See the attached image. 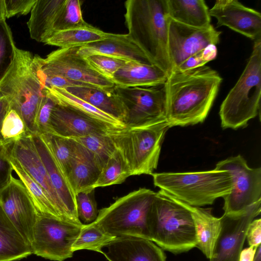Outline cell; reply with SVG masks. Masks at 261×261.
<instances>
[{
  "label": "cell",
  "instance_id": "6da1fadb",
  "mask_svg": "<svg viewBox=\"0 0 261 261\" xmlns=\"http://www.w3.org/2000/svg\"><path fill=\"white\" fill-rule=\"evenodd\" d=\"M222 82L218 72L205 65L184 71H172L164 84L167 121L170 127L203 122Z\"/></svg>",
  "mask_w": 261,
  "mask_h": 261
},
{
  "label": "cell",
  "instance_id": "7a4b0ae2",
  "mask_svg": "<svg viewBox=\"0 0 261 261\" xmlns=\"http://www.w3.org/2000/svg\"><path fill=\"white\" fill-rule=\"evenodd\" d=\"M127 34L152 64L168 75L172 69L167 50L166 0H127L124 3Z\"/></svg>",
  "mask_w": 261,
  "mask_h": 261
},
{
  "label": "cell",
  "instance_id": "3957f363",
  "mask_svg": "<svg viewBox=\"0 0 261 261\" xmlns=\"http://www.w3.org/2000/svg\"><path fill=\"white\" fill-rule=\"evenodd\" d=\"M149 240L174 254L196 247V232L187 204L164 191L156 195L147 220Z\"/></svg>",
  "mask_w": 261,
  "mask_h": 261
},
{
  "label": "cell",
  "instance_id": "277c9868",
  "mask_svg": "<svg viewBox=\"0 0 261 261\" xmlns=\"http://www.w3.org/2000/svg\"><path fill=\"white\" fill-rule=\"evenodd\" d=\"M8 72L0 82V93L6 97L9 108L23 120L29 132L37 134V115L45 94L37 75L34 56L18 48Z\"/></svg>",
  "mask_w": 261,
  "mask_h": 261
},
{
  "label": "cell",
  "instance_id": "5b68a950",
  "mask_svg": "<svg viewBox=\"0 0 261 261\" xmlns=\"http://www.w3.org/2000/svg\"><path fill=\"white\" fill-rule=\"evenodd\" d=\"M153 183L161 190L189 205L212 204L231 192L233 181L228 171L214 169L190 172L152 173Z\"/></svg>",
  "mask_w": 261,
  "mask_h": 261
},
{
  "label": "cell",
  "instance_id": "8992f818",
  "mask_svg": "<svg viewBox=\"0 0 261 261\" xmlns=\"http://www.w3.org/2000/svg\"><path fill=\"white\" fill-rule=\"evenodd\" d=\"M261 98V39L252 51L236 84L222 101L219 115L222 128L244 127L259 113Z\"/></svg>",
  "mask_w": 261,
  "mask_h": 261
},
{
  "label": "cell",
  "instance_id": "52a82bcc",
  "mask_svg": "<svg viewBox=\"0 0 261 261\" xmlns=\"http://www.w3.org/2000/svg\"><path fill=\"white\" fill-rule=\"evenodd\" d=\"M167 121L127 126L111 134L116 149L129 168L131 175H151L157 168Z\"/></svg>",
  "mask_w": 261,
  "mask_h": 261
},
{
  "label": "cell",
  "instance_id": "ba28073f",
  "mask_svg": "<svg viewBox=\"0 0 261 261\" xmlns=\"http://www.w3.org/2000/svg\"><path fill=\"white\" fill-rule=\"evenodd\" d=\"M155 195L156 192L145 188L133 191L98 210L97 218L91 223L116 238L149 240L147 216Z\"/></svg>",
  "mask_w": 261,
  "mask_h": 261
},
{
  "label": "cell",
  "instance_id": "9c48e42d",
  "mask_svg": "<svg viewBox=\"0 0 261 261\" xmlns=\"http://www.w3.org/2000/svg\"><path fill=\"white\" fill-rule=\"evenodd\" d=\"M79 48H60L51 52L45 58L34 55L33 60L37 74L62 76L104 89L114 88L113 82L96 71L79 54Z\"/></svg>",
  "mask_w": 261,
  "mask_h": 261
},
{
  "label": "cell",
  "instance_id": "30bf717a",
  "mask_svg": "<svg viewBox=\"0 0 261 261\" xmlns=\"http://www.w3.org/2000/svg\"><path fill=\"white\" fill-rule=\"evenodd\" d=\"M114 91L122 102L123 123L131 126L167 121L164 84L153 87L123 88Z\"/></svg>",
  "mask_w": 261,
  "mask_h": 261
},
{
  "label": "cell",
  "instance_id": "8fae6325",
  "mask_svg": "<svg viewBox=\"0 0 261 261\" xmlns=\"http://www.w3.org/2000/svg\"><path fill=\"white\" fill-rule=\"evenodd\" d=\"M83 225L38 215L31 243L32 253L55 261L72 257V247Z\"/></svg>",
  "mask_w": 261,
  "mask_h": 261
},
{
  "label": "cell",
  "instance_id": "7c38bea8",
  "mask_svg": "<svg viewBox=\"0 0 261 261\" xmlns=\"http://www.w3.org/2000/svg\"><path fill=\"white\" fill-rule=\"evenodd\" d=\"M230 173L233 187L223 197L224 214H237L261 200V168H251L241 155L218 162L215 168Z\"/></svg>",
  "mask_w": 261,
  "mask_h": 261
},
{
  "label": "cell",
  "instance_id": "4fadbf2b",
  "mask_svg": "<svg viewBox=\"0 0 261 261\" xmlns=\"http://www.w3.org/2000/svg\"><path fill=\"white\" fill-rule=\"evenodd\" d=\"M221 34L212 24L195 28L168 18L167 50L171 71L207 46L219 43Z\"/></svg>",
  "mask_w": 261,
  "mask_h": 261
},
{
  "label": "cell",
  "instance_id": "5bb4252c",
  "mask_svg": "<svg viewBox=\"0 0 261 261\" xmlns=\"http://www.w3.org/2000/svg\"><path fill=\"white\" fill-rule=\"evenodd\" d=\"M261 200L244 211L223 214L221 230L209 261H239L250 223L260 215Z\"/></svg>",
  "mask_w": 261,
  "mask_h": 261
},
{
  "label": "cell",
  "instance_id": "9a60e30c",
  "mask_svg": "<svg viewBox=\"0 0 261 261\" xmlns=\"http://www.w3.org/2000/svg\"><path fill=\"white\" fill-rule=\"evenodd\" d=\"M0 205L4 213L31 246L38 216L25 187L12 176L9 183L0 190Z\"/></svg>",
  "mask_w": 261,
  "mask_h": 261
},
{
  "label": "cell",
  "instance_id": "2e32d148",
  "mask_svg": "<svg viewBox=\"0 0 261 261\" xmlns=\"http://www.w3.org/2000/svg\"><path fill=\"white\" fill-rule=\"evenodd\" d=\"M119 128H122L108 124L56 101L50 117L49 133L72 139L93 134H110Z\"/></svg>",
  "mask_w": 261,
  "mask_h": 261
},
{
  "label": "cell",
  "instance_id": "e0dca14e",
  "mask_svg": "<svg viewBox=\"0 0 261 261\" xmlns=\"http://www.w3.org/2000/svg\"><path fill=\"white\" fill-rule=\"evenodd\" d=\"M32 136L22 137L10 144V153L19 162L27 173L44 189L55 206L61 220L71 223L51 183L46 169L36 148Z\"/></svg>",
  "mask_w": 261,
  "mask_h": 261
},
{
  "label": "cell",
  "instance_id": "ac0fdd59",
  "mask_svg": "<svg viewBox=\"0 0 261 261\" xmlns=\"http://www.w3.org/2000/svg\"><path fill=\"white\" fill-rule=\"evenodd\" d=\"M209 14L217 27H227L254 41L261 39V14L237 0H217Z\"/></svg>",
  "mask_w": 261,
  "mask_h": 261
},
{
  "label": "cell",
  "instance_id": "d6986e66",
  "mask_svg": "<svg viewBox=\"0 0 261 261\" xmlns=\"http://www.w3.org/2000/svg\"><path fill=\"white\" fill-rule=\"evenodd\" d=\"M32 137L51 183L70 221L74 224L83 225L77 216L75 194L60 168L50 149L40 135H33Z\"/></svg>",
  "mask_w": 261,
  "mask_h": 261
},
{
  "label": "cell",
  "instance_id": "ffe728a7",
  "mask_svg": "<svg viewBox=\"0 0 261 261\" xmlns=\"http://www.w3.org/2000/svg\"><path fill=\"white\" fill-rule=\"evenodd\" d=\"M103 251L108 261H167L163 249L152 241L136 237H117Z\"/></svg>",
  "mask_w": 261,
  "mask_h": 261
},
{
  "label": "cell",
  "instance_id": "44dd1931",
  "mask_svg": "<svg viewBox=\"0 0 261 261\" xmlns=\"http://www.w3.org/2000/svg\"><path fill=\"white\" fill-rule=\"evenodd\" d=\"M78 53L84 58L99 54L127 61L152 64L145 53L127 34L112 33L108 38L79 47Z\"/></svg>",
  "mask_w": 261,
  "mask_h": 261
},
{
  "label": "cell",
  "instance_id": "7402d4cb",
  "mask_svg": "<svg viewBox=\"0 0 261 261\" xmlns=\"http://www.w3.org/2000/svg\"><path fill=\"white\" fill-rule=\"evenodd\" d=\"M167 74L155 65L127 61L113 75L115 86L123 88L153 87L164 85Z\"/></svg>",
  "mask_w": 261,
  "mask_h": 261
},
{
  "label": "cell",
  "instance_id": "603a6c76",
  "mask_svg": "<svg viewBox=\"0 0 261 261\" xmlns=\"http://www.w3.org/2000/svg\"><path fill=\"white\" fill-rule=\"evenodd\" d=\"M75 142L73 159L67 179L76 194L92 189L101 169L92 153L82 145Z\"/></svg>",
  "mask_w": 261,
  "mask_h": 261
},
{
  "label": "cell",
  "instance_id": "cb8c5ba5",
  "mask_svg": "<svg viewBox=\"0 0 261 261\" xmlns=\"http://www.w3.org/2000/svg\"><path fill=\"white\" fill-rule=\"evenodd\" d=\"M65 0H37L27 22L32 39L45 43L53 34L55 19Z\"/></svg>",
  "mask_w": 261,
  "mask_h": 261
},
{
  "label": "cell",
  "instance_id": "d4e9b609",
  "mask_svg": "<svg viewBox=\"0 0 261 261\" xmlns=\"http://www.w3.org/2000/svg\"><path fill=\"white\" fill-rule=\"evenodd\" d=\"M187 206L191 212L194 224L197 240L196 247L210 259L221 230V218L213 216L211 208L188 204Z\"/></svg>",
  "mask_w": 261,
  "mask_h": 261
},
{
  "label": "cell",
  "instance_id": "484cf974",
  "mask_svg": "<svg viewBox=\"0 0 261 261\" xmlns=\"http://www.w3.org/2000/svg\"><path fill=\"white\" fill-rule=\"evenodd\" d=\"M65 89L72 95L87 102L123 123V107L120 98L114 91V88L104 89L93 87L76 86L68 87Z\"/></svg>",
  "mask_w": 261,
  "mask_h": 261
},
{
  "label": "cell",
  "instance_id": "4316f807",
  "mask_svg": "<svg viewBox=\"0 0 261 261\" xmlns=\"http://www.w3.org/2000/svg\"><path fill=\"white\" fill-rule=\"evenodd\" d=\"M169 18L195 28H206L211 24L209 9L203 0H166Z\"/></svg>",
  "mask_w": 261,
  "mask_h": 261
},
{
  "label": "cell",
  "instance_id": "83f0119b",
  "mask_svg": "<svg viewBox=\"0 0 261 261\" xmlns=\"http://www.w3.org/2000/svg\"><path fill=\"white\" fill-rule=\"evenodd\" d=\"M32 254L31 246L7 217L0 205V261H14Z\"/></svg>",
  "mask_w": 261,
  "mask_h": 261
},
{
  "label": "cell",
  "instance_id": "f1b7e54d",
  "mask_svg": "<svg viewBox=\"0 0 261 261\" xmlns=\"http://www.w3.org/2000/svg\"><path fill=\"white\" fill-rule=\"evenodd\" d=\"M111 34L89 24L54 33L44 43L60 48L81 47L108 38Z\"/></svg>",
  "mask_w": 261,
  "mask_h": 261
},
{
  "label": "cell",
  "instance_id": "f546056e",
  "mask_svg": "<svg viewBox=\"0 0 261 261\" xmlns=\"http://www.w3.org/2000/svg\"><path fill=\"white\" fill-rule=\"evenodd\" d=\"M9 159L13 171L24 184L30 195L37 215L61 220L44 189L27 173L19 162L10 153Z\"/></svg>",
  "mask_w": 261,
  "mask_h": 261
},
{
  "label": "cell",
  "instance_id": "4dcf8cb0",
  "mask_svg": "<svg viewBox=\"0 0 261 261\" xmlns=\"http://www.w3.org/2000/svg\"><path fill=\"white\" fill-rule=\"evenodd\" d=\"M43 91L56 101L69 106L93 118L119 128L125 127L120 121L72 95L65 89L45 87Z\"/></svg>",
  "mask_w": 261,
  "mask_h": 261
},
{
  "label": "cell",
  "instance_id": "1f68e13d",
  "mask_svg": "<svg viewBox=\"0 0 261 261\" xmlns=\"http://www.w3.org/2000/svg\"><path fill=\"white\" fill-rule=\"evenodd\" d=\"M111 133L93 134L71 139L82 145L92 153L101 170L116 150Z\"/></svg>",
  "mask_w": 261,
  "mask_h": 261
},
{
  "label": "cell",
  "instance_id": "d6a6232c",
  "mask_svg": "<svg viewBox=\"0 0 261 261\" xmlns=\"http://www.w3.org/2000/svg\"><path fill=\"white\" fill-rule=\"evenodd\" d=\"M130 176L132 175L129 168L116 149L102 168L92 189L121 184Z\"/></svg>",
  "mask_w": 261,
  "mask_h": 261
},
{
  "label": "cell",
  "instance_id": "836d02e7",
  "mask_svg": "<svg viewBox=\"0 0 261 261\" xmlns=\"http://www.w3.org/2000/svg\"><path fill=\"white\" fill-rule=\"evenodd\" d=\"M40 135L49 147L60 168L67 179L73 159L75 141L70 138L49 133Z\"/></svg>",
  "mask_w": 261,
  "mask_h": 261
},
{
  "label": "cell",
  "instance_id": "e575fe53",
  "mask_svg": "<svg viewBox=\"0 0 261 261\" xmlns=\"http://www.w3.org/2000/svg\"><path fill=\"white\" fill-rule=\"evenodd\" d=\"M115 238L92 223L83 224L72 250L73 252L77 250H89L102 253V248L106 247Z\"/></svg>",
  "mask_w": 261,
  "mask_h": 261
},
{
  "label": "cell",
  "instance_id": "d590c367",
  "mask_svg": "<svg viewBox=\"0 0 261 261\" xmlns=\"http://www.w3.org/2000/svg\"><path fill=\"white\" fill-rule=\"evenodd\" d=\"M81 1L65 0L58 12L53 25L54 33L88 25L83 19L81 11Z\"/></svg>",
  "mask_w": 261,
  "mask_h": 261
},
{
  "label": "cell",
  "instance_id": "8d00e7d4",
  "mask_svg": "<svg viewBox=\"0 0 261 261\" xmlns=\"http://www.w3.org/2000/svg\"><path fill=\"white\" fill-rule=\"evenodd\" d=\"M1 136L3 142L9 145L19 139L32 135L20 115L9 108L2 123Z\"/></svg>",
  "mask_w": 261,
  "mask_h": 261
},
{
  "label": "cell",
  "instance_id": "74e56055",
  "mask_svg": "<svg viewBox=\"0 0 261 261\" xmlns=\"http://www.w3.org/2000/svg\"><path fill=\"white\" fill-rule=\"evenodd\" d=\"M16 46L6 19L0 21V82L6 75L15 58Z\"/></svg>",
  "mask_w": 261,
  "mask_h": 261
},
{
  "label": "cell",
  "instance_id": "f35d334b",
  "mask_svg": "<svg viewBox=\"0 0 261 261\" xmlns=\"http://www.w3.org/2000/svg\"><path fill=\"white\" fill-rule=\"evenodd\" d=\"M94 190H87L75 194L77 216L83 224H90L97 217L98 210L94 197Z\"/></svg>",
  "mask_w": 261,
  "mask_h": 261
},
{
  "label": "cell",
  "instance_id": "ab89813d",
  "mask_svg": "<svg viewBox=\"0 0 261 261\" xmlns=\"http://www.w3.org/2000/svg\"><path fill=\"white\" fill-rule=\"evenodd\" d=\"M85 58L96 71L110 80L114 74L127 62L121 59L99 54L91 55Z\"/></svg>",
  "mask_w": 261,
  "mask_h": 261
},
{
  "label": "cell",
  "instance_id": "60d3db41",
  "mask_svg": "<svg viewBox=\"0 0 261 261\" xmlns=\"http://www.w3.org/2000/svg\"><path fill=\"white\" fill-rule=\"evenodd\" d=\"M45 94L36 117V124L38 135L49 133L50 117L53 109L56 103V100L53 97L45 93Z\"/></svg>",
  "mask_w": 261,
  "mask_h": 261
},
{
  "label": "cell",
  "instance_id": "b9f144b4",
  "mask_svg": "<svg viewBox=\"0 0 261 261\" xmlns=\"http://www.w3.org/2000/svg\"><path fill=\"white\" fill-rule=\"evenodd\" d=\"M9 146L0 142V190L9 183L13 175Z\"/></svg>",
  "mask_w": 261,
  "mask_h": 261
},
{
  "label": "cell",
  "instance_id": "7bdbcfd3",
  "mask_svg": "<svg viewBox=\"0 0 261 261\" xmlns=\"http://www.w3.org/2000/svg\"><path fill=\"white\" fill-rule=\"evenodd\" d=\"M5 17L9 18L17 14L27 15L31 10L37 0H4Z\"/></svg>",
  "mask_w": 261,
  "mask_h": 261
},
{
  "label": "cell",
  "instance_id": "ee69618b",
  "mask_svg": "<svg viewBox=\"0 0 261 261\" xmlns=\"http://www.w3.org/2000/svg\"><path fill=\"white\" fill-rule=\"evenodd\" d=\"M249 246L258 247L261 243V219H254L250 223L246 234Z\"/></svg>",
  "mask_w": 261,
  "mask_h": 261
},
{
  "label": "cell",
  "instance_id": "f6af8a7d",
  "mask_svg": "<svg viewBox=\"0 0 261 261\" xmlns=\"http://www.w3.org/2000/svg\"><path fill=\"white\" fill-rule=\"evenodd\" d=\"M207 63L203 59L201 51L186 59L172 71H184L205 65Z\"/></svg>",
  "mask_w": 261,
  "mask_h": 261
},
{
  "label": "cell",
  "instance_id": "bcb514c9",
  "mask_svg": "<svg viewBox=\"0 0 261 261\" xmlns=\"http://www.w3.org/2000/svg\"><path fill=\"white\" fill-rule=\"evenodd\" d=\"M201 55L204 60L208 63L214 60L217 55L216 45L210 44L201 51Z\"/></svg>",
  "mask_w": 261,
  "mask_h": 261
},
{
  "label": "cell",
  "instance_id": "7dc6e473",
  "mask_svg": "<svg viewBox=\"0 0 261 261\" xmlns=\"http://www.w3.org/2000/svg\"><path fill=\"white\" fill-rule=\"evenodd\" d=\"M260 246V245H259ZM258 247L249 246L242 249L239 261H254Z\"/></svg>",
  "mask_w": 261,
  "mask_h": 261
},
{
  "label": "cell",
  "instance_id": "c3c4849f",
  "mask_svg": "<svg viewBox=\"0 0 261 261\" xmlns=\"http://www.w3.org/2000/svg\"><path fill=\"white\" fill-rule=\"evenodd\" d=\"M9 109V103L5 96L0 93V142H3L1 130L3 120Z\"/></svg>",
  "mask_w": 261,
  "mask_h": 261
},
{
  "label": "cell",
  "instance_id": "681fc988",
  "mask_svg": "<svg viewBox=\"0 0 261 261\" xmlns=\"http://www.w3.org/2000/svg\"><path fill=\"white\" fill-rule=\"evenodd\" d=\"M6 19L4 1L0 0V21Z\"/></svg>",
  "mask_w": 261,
  "mask_h": 261
}]
</instances>
